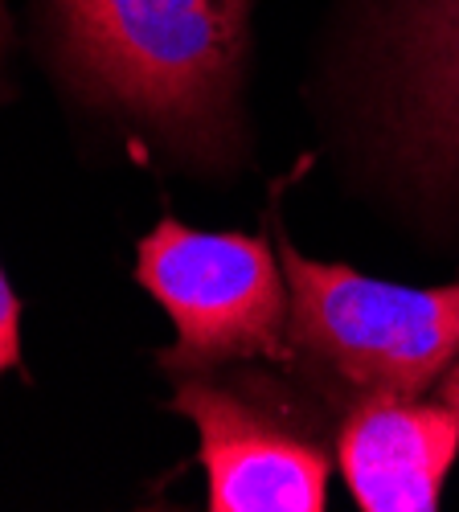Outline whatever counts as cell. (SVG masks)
I'll use <instances>...</instances> for the list:
<instances>
[{
  "instance_id": "obj_8",
  "label": "cell",
  "mask_w": 459,
  "mask_h": 512,
  "mask_svg": "<svg viewBox=\"0 0 459 512\" xmlns=\"http://www.w3.org/2000/svg\"><path fill=\"white\" fill-rule=\"evenodd\" d=\"M439 402H447V406H455L459 410V357L447 365V373L439 377Z\"/></svg>"
},
{
  "instance_id": "obj_3",
  "label": "cell",
  "mask_w": 459,
  "mask_h": 512,
  "mask_svg": "<svg viewBox=\"0 0 459 512\" xmlns=\"http://www.w3.org/2000/svg\"><path fill=\"white\" fill-rule=\"evenodd\" d=\"M136 279L177 328V345L156 357L164 373H214L234 361L291 369V291L267 238L160 218L140 238Z\"/></svg>"
},
{
  "instance_id": "obj_9",
  "label": "cell",
  "mask_w": 459,
  "mask_h": 512,
  "mask_svg": "<svg viewBox=\"0 0 459 512\" xmlns=\"http://www.w3.org/2000/svg\"><path fill=\"white\" fill-rule=\"evenodd\" d=\"M9 46V17H5V0H0V54Z\"/></svg>"
},
{
  "instance_id": "obj_2",
  "label": "cell",
  "mask_w": 459,
  "mask_h": 512,
  "mask_svg": "<svg viewBox=\"0 0 459 512\" xmlns=\"http://www.w3.org/2000/svg\"><path fill=\"white\" fill-rule=\"evenodd\" d=\"M279 263L291 291V369L365 398H423L459 357V283L402 287L341 263H316L287 238Z\"/></svg>"
},
{
  "instance_id": "obj_4",
  "label": "cell",
  "mask_w": 459,
  "mask_h": 512,
  "mask_svg": "<svg viewBox=\"0 0 459 512\" xmlns=\"http://www.w3.org/2000/svg\"><path fill=\"white\" fill-rule=\"evenodd\" d=\"M173 410L197 426V459L210 480L214 512H324L332 459L324 443L291 422L287 406H267L210 373H185Z\"/></svg>"
},
{
  "instance_id": "obj_1",
  "label": "cell",
  "mask_w": 459,
  "mask_h": 512,
  "mask_svg": "<svg viewBox=\"0 0 459 512\" xmlns=\"http://www.w3.org/2000/svg\"><path fill=\"white\" fill-rule=\"evenodd\" d=\"M70 87L197 160L238 144L250 0H50Z\"/></svg>"
},
{
  "instance_id": "obj_5",
  "label": "cell",
  "mask_w": 459,
  "mask_h": 512,
  "mask_svg": "<svg viewBox=\"0 0 459 512\" xmlns=\"http://www.w3.org/2000/svg\"><path fill=\"white\" fill-rule=\"evenodd\" d=\"M459 459V410L402 394L353 398L337 463L361 512H435Z\"/></svg>"
},
{
  "instance_id": "obj_7",
  "label": "cell",
  "mask_w": 459,
  "mask_h": 512,
  "mask_svg": "<svg viewBox=\"0 0 459 512\" xmlns=\"http://www.w3.org/2000/svg\"><path fill=\"white\" fill-rule=\"evenodd\" d=\"M17 361H21V304L5 271H0V377L17 369Z\"/></svg>"
},
{
  "instance_id": "obj_6",
  "label": "cell",
  "mask_w": 459,
  "mask_h": 512,
  "mask_svg": "<svg viewBox=\"0 0 459 512\" xmlns=\"http://www.w3.org/2000/svg\"><path fill=\"white\" fill-rule=\"evenodd\" d=\"M390 123L414 173L459 181V0H402Z\"/></svg>"
}]
</instances>
